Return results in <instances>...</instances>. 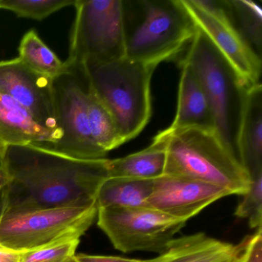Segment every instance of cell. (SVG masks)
Returning a JSON list of instances; mask_svg holds the SVG:
<instances>
[{"label":"cell","mask_w":262,"mask_h":262,"mask_svg":"<svg viewBox=\"0 0 262 262\" xmlns=\"http://www.w3.org/2000/svg\"><path fill=\"white\" fill-rule=\"evenodd\" d=\"M108 160H82L36 148L10 145L0 165L10 182L3 192V213L90 207L108 178Z\"/></svg>","instance_id":"obj_1"},{"label":"cell","mask_w":262,"mask_h":262,"mask_svg":"<svg viewBox=\"0 0 262 262\" xmlns=\"http://www.w3.org/2000/svg\"><path fill=\"white\" fill-rule=\"evenodd\" d=\"M125 57L158 66L176 57L197 32L182 0L123 1Z\"/></svg>","instance_id":"obj_2"},{"label":"cell","mask_w":262,"mask_h":262,"mask_svg":"<svg viewBox=\"0 0 262 262\" xmlns=\"http://www.w3.org/2000/svg\"><path fill=\"white\" fill-rule=\"evenodd\" d=\"M155 137L165 144L166 176L217 185L231 194L248 191L251 177L214 130L166 128Z\"/></svg>","instance_id":"obj_3"},{"label":"cell","mask_w":262,"mask_h":262,"mask_svg":"<svg viewBox=\"0 0 262 262\" xmlns=\"http://www.w3.org/2000/svg\"><path fill=\"white\" fill-rule=\"evenodd\" d=\"M182 61L191 67L205 90L219 139L241 163L239 132L247 98L252 87L199 28Z\"/></svg>","instance_id":"obj_4"},{"label":"cell","mask_w":262,"mask_h":262,"mask_svg":"<svg viewBox=\"0 0 262 262\" xmlns=\"http://www.w3.org/2000/svg\"><path fill=\"white\" fill-rule=\"evenodd\" d=\"M84 67L92 87L113 117L122 142L134 139L151 117V79L157 67L126 57Z\"/></svg>","instance_id":"obj_5"},{"label":"cell","mask_w":262,"mask_h":262,"mask_svg":"<svg viewBox=\"0 0 262 262\" xmlns=\"http://www.w3.org/2000/svg\"><path fill=\"white\" fill-rule=\"evenodd\" d=\"M67 65L95 66L125 57L123 0H76Z\"/></svg>","instance_id":"obj_6"},{"label":"cell","mask_w":262,"mask_h":262,"mask_svg":"<svg viewBox=\"0 0 262 262\" xmlns=\"http://www.w3.org/2000/svg\"><path fill=\"white\" fill-rule=\"evenodd\" d=\"M96 205L3 213L0 245L19 252L79 238L97 215Z\"/></svg>","instance_id":"obj_7"},{"label":"cell","mask_w":262,"mask_h":262,"mask_svg":"<svg viewBox=\"0 0 262 262\" xmlns=\"http://www.w3.org/2000/svg\"><path fill=\"white\" fill-rule=\"evenodd\" d=\"M68 67L67 73L53 80L62 138L56 143L46 142L35 147L73 159H105L106 153L96 145L92 136L86 105V70L82 65Z\"/></svg>","instance_id":"obj_8"},{"label":"cell","mask_w":262,"mask_h":262,"mask_svg":"<svg viewBox=\"0 0 262 262\" xmlns=\"http://www.w3.org/2000/svg\"><path fill=\"white\" fill-rule=\"evenodd\" d=\"M97 215L99 228L124 253L162 254L186 224L148 207L99 208Z\"/></svg>","instance_id":"obj_9"},{"label":"cell","mask_w":262,"mask_h":262,"mask_svg":"<svg viewBox=\"0 0 262 262\" xmlns=\"http://www.w3.org/2000/svg\"><path fill=\"white\" fill-rule=\"evenodd\" d=\"M196 27L202 30L249 86L260 85L261 57L235 27L222 1L182 0Z\"/></svg>","instance_id":"obj_10"},{"label":"cell","mask_w":262,"mask_h":262,"mask_svg":"<svg viewBox=\"0 0 262 262\" xmlns=\"http://www.w3.org/2000/svg\"><path fill=\"white\" fill-rule=\"evenodd\" d=\"M0 93L20 105L36 123L62 138L53 79L33 71L19 58L0 61Z\"/></svg>","instance_id":"obj_11"},{"label":"cell","mask_w":262,"mask_h":262,"mask_svg":"<svg viewBox=\"0 0 262 262\" xmlns=\"http://www.w3.org/2000/svg\"><path fill=\"white\" fill-rule=\"evenodd\" d=\"M231 195L225 188L201 181L164 174L153 180L147 207L187 222L216 201Z\"/></svg>","instance_id":"obj_12"},{"label":"cell","mask_w":262,"mask_h":262,"mask_svg":"<svg viewBox=\"0 0 262 262\" xmlns=\"http://www.w3.org/2000/svg\"><path fill=\"white\" fill-rule=\"evenodd\" d=\"M59 140V136L36 123L20 105L0 93V162L10 145L37 146Z\"/></svg>","instance_id":"obj_13"},{"label":"cell","mask_w":262,"mask_h":262,"mask_svg":"<svg viewBox=\"0 0 262 262\" xmlns=\"http://www.w3.org/2000/svg\"><path fill=\"white\" fill-rule=\"evenodd\" d=\"M176 116L169 129L199 128L214 130V115L202 84L191 67L181 61Z\"/></svg>","instance_id":"obj_14"},{"label":"cell","mask_w":262,"mask_h":262,"mask_svg":"<svg viewBox=\"0 0 262 262\" xmlns=\"http://www.w3.org/2000/svg\"><path fill=\"white\" fill-rule=\"evenodd\" d=\"M241 244L233 245L205 233L174 238L162 254L148 262H222L236 257Z\"/></svg>","instance_id":"obj_15"},{"label":"cell","mask_w":262,"mask_h":262,"mask_svg":"<svg viewBox=\"0 0 262 262\" xmlns=\"http://www.w3.org/2000/svg\"><path fill=\"white\" fill-rule=\"evenodd\" d=\"M241 163L250 177L262 172V87L249 90L238 136Z\"/></svg>","instance_id":"obj_16"},{"label":"cell","mask_w":262,"mask_h":262,"mask_svg":"<svg viewBox=\"0 0 262 262\" xmlns=\"http://www.w3.org/2000/svg\"><path fill=\"white\" fill-rule=\"evenodd\" d=\"M166 150L157 138L142 151L119 159L108 160V178L154 180L165 174Z\"/></svg>","instance_id":"obj_17"},{"label":"cell","mask_w":262,"mask_h":262,"mask_svg":"<svg viewBox=\"0 0 262 262\" xmlns=\"http://www.w3.org/2000/svg\"><path fill=\"white\" fill-rule=\"evenodd\" d=\"M153 188V180L108 178L96 195L98 209L102 208L147 207Z\"/></svg>","instance_id":"obj_18"},{"label":"cell","mask_w":262,"mask_h":262,"mask_svg":"<svg viewBox=\"0 0 262 262\" xmlns=\"http://www.w3.org/2000/svg\"><path fill=\"white\" fill-rule=\"evenodd\" d=\"M18 58L33 71L53 80L69 69L67 62L61 61L33 30L23 37Z\"/></svg>","instance_id":"obj_19"},{"label":"cell","mask_w":262,"mask_h":262,"mask_svg":"<svg viewBox=\"0 0 262 262\" xmlns=\"http://www.w3.org/2000/svg\"><path fill=\"white\" fill-rule=\"evenodd\" d=\"M86 105L92 136L96 145L107 154L123 144L113 117L93 90L90 80L86 90Z\"/></svg>","instance_id":"obj_20"},{"label":"cell","mask_w":262,"mask_h":262,"mask_svg":"<svg viewBox=\"0 0 262 262\" xmlns=\"http://www.w3.org/2000/svg\"><path fill=\"white\" fill-rule=\"evenodd\" d=\"M222 2L233 24L261 57L262 11L260 6L251 0H222Z\"/></svg>","instance_id":"obj_21"},{"label":"cell","mask_w":262,"mask_h":262,"mask_svg":"<svg viewBox=\"0 0 262 262\" xmlns=\"http://www.w3.org/2000/svg\"><path fill=\"white\" fill-rule=\"evenodd\" d=\"M75 3L76 0H0V9L13 12L18 17L42 20Z\"/></svg>","instance_id":"obj_22"},{"label":"cell","mask_w":262,"mask_h":262,"mask_svg":"<svg viewBox=\"0 0 262 262\" xmlns=\"http://www.w3.org/2000/svg\"><path fill=\"white\" fill-rule=\"evenodd\" d=\"M237 217L248 219L251 228H257L262 225V172L251 178L248 191L237 205L234 212Z\"/></svg>","instance_id":"obj_23"},{"label":"cell","mask_w":262,"mask_h":262,"mask_svg":"<svg viewBox=\"0 0 262 262\" xmlns=\"http://www.w3.org/2000/svg\"><path fill=\"white\" fill-rule=\"evenodd\" d=\"M80 239H68L22 252L21 262H67L76 255Z\"/></svg>","instance_id":"obj_24"},{"label":"cell","mask_w":262,"mask_h":262,"mask_svg":"<svg viewBox=\"0 0 262 262\" xmlns=\"http://www.w3.org/2000/svg\"><path fill=\"white\" fill-rule=\"evenodd\" d=\"M241 245L237 262H262L261 227L254 234L247 237Z\"/></svg>","instance_id":"obj_25"},{"label":"cell","mask_w":262,"mask_h":262,"mask_svg":"<svg viewBox=\"0 0 262 262\" xmlns=\"http://www.w3.org/2000/svg\"><path fill=\"white\" fill-rule=\"evenodd\" d=\"M79 262H148V260L127 258L117 256L90 255V254H79L75 255Z\"/></svg>","instance_id":"obj_26"},{"label":"cell","mask_w":262,"mask_h":262,"mask_svg":"<svg viewBox=\"0 0 262 262\" xmlns=\"http://www.w3.org/2000/svg\"><path fill=\"white\" fill-rule=\"evenodd\" d=\"M22 252L0 245V262H21Z\"/></svg>","instance_id":"obj_27"},{"label":"cell","mask_w":262,"mask_h":262,"mask_svg":"<svg viewBox=\"0 0 262 262\" xmlns=\"http://www.w3.org/2000/svg\"><path fill=\"white\" fill-rule=\"evenodd\" d=\"M10 182V177L5 168L0 165V196Z\"/></svg>","instance_id":"obj_28"},{"label":"cell","mask_w":262,"mask_h":262,"mask_svg":"<svg viewBox=\"0 0 262 262\" xmlns=\"http://www.w3.org/2000/svg\"><path fill=\"white\" fill-rule=\"evenodd\" d=\"M4 192V191H3ZM4 211V201H3V194L0 196V217L2 216Z\"/></svg>","instance_id":"obj_29"},{"label":"cell","mask_w":262,"mask_h":262,"mask_svg":"<svg viewBox=\"0 0 262 262\" xmlns=\"http://www.w3.org/2000/svg\"><path fill=\"white\" fill-rule=\"evenodd\" d=\"M241 246H242V245H241ZM238 254H239V253H238ZM237 255H238V254H237ZM237 255L236 256V257H233V258L230 259V260H225V261H222V262H237Z\"/></svg>","instance_id":"obj_30"},{"label":"cell","mask_w":262,"mask_h":262,"mask_svg":"<svg viewBox=\"0 0 262 262\" xmlns=\"http://www.w3.org/2000/svg\"><path fill=\"white\" fill-rule=\"evenodd\" d=\"M67 262H79L77 260H76V257H73L72 258H70V260H67Z\"/></svg>","instance_id":"obj_31"}]
</instances>
